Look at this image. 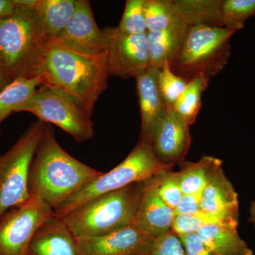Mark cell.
Returning a JSON list of instances; mask_svg holds the SVG:
<instances>
[{"label": "cell", "mask_w": 255, "mask_h": 255, "mask_svg": "<svg viewBox=\"0 0 255 255\" xmlns=\"http://www.w3.org/2000/svg\"><path fill=\"white\" fill-rule=\"evenodd\" d=\"M102 173L68 153L58 143L54 130L45 124L28 172L30 197L40 199L55 212L75 191Z\"/></svg>", "instance_id": "obj_1"}, {"label": "cell", "mask_w": 255, "mask_h": 255, "mask_svg": "<svg viewBox=\"0 0 255 255\" xmlns=\"http://www.w3.org/2000/svg\"><path fill=\"white\" fill-rule=\"evenodd\" d=\"M42 86L57 87L73 97L92 116L97 100L108 87L105 52L97 55L81 54L49 41L36 69Z\"/></svg>", "instance_id": "obj_2"}, {"label": "cell", "mask_w": 255, "mask_h": 255, "mask_svg": "<svg viewBox=\"0 0 255 255\" xmlns=\"http://www.w3.org/2000/svg\"><path fill=\"white\" fill-rule=\"evenodd\" d=\"M14 12L0 20V63L10 83L35 78L49 40L33 6L35 0H14Z\"/></svg>", "instance_id": "obj_3"}, {"label": "cell", "mask_w": 255, "mask_h": 255, "mask_svg": "<svg viewBox=\"0 0 255 255\" xmlns=\"http://www.w3.org/2000/svg\"><path fill=\"white\" fill-rule=\"evenodd\" d=\"M135 182L94 198L62 217L77 239L105 236L133 223L143 194Z\"/></svg>", "instance_id": "obj_4"}, {"label": "cell", "mask_w": 255, "mask_h": 255, "mask_svg": "<svg viewBox=\"0 0 255 255\" xmlns=\"http://www.w3.org/2000/svg\"><path fill=\"white\" fill-rule=\"evenodd\" d=\"M235 33L226 28L189 26L169 68L187 82L199 76L211 80L228 63Z\"/></svg>", "instance_id": "obj_5"}, {"label": "cell", "mask_w": 255, "mask_h": 255, "mask_svg": "<svg viewBox=\"0 0 255 255\" xmlns=\"http://www.w3.org/2000/svg\"><path fill=\"white\" fill-rule=\"evenodd\" d=\"M174 164L162 163L150 144L140 139L127 158L108 172L95 177L68 198L55 211L62 218L97 196L119 190L135 182H144Z\"/></svg>", "instance_id": "obj_6"}, {"label": "cell", "mask_w": 255, "mask_h": 255, "mask_svg": "<svg viewBox=\"0 0 255 255\" xmlns=\"http://www.w3.org/2000/svg\"><path fill=\"white\" fill-rule=\"evenodd\" d=\"M15 112H28L44 123L54 124L78 142L95 135L92 116L73 97L57 87H40Z\"/></svg>", "instance_id": "obj_7"}, {"label": "cell", "mask_w": 255, "mask_h": 255, "mask_svg": "<svg viewBox=\"0 0 255 255\" xmlns=\"http://www.w3.org/2000/svg\"><path fill=\"white\" fill-rule=\"evenodd\" d=\"M45 124L32 123L9 150L0 154V217L29 199L28 172Z\"/></svg>", "instance_id": "obj_8"}, {"label": "cell", "mask_w": 255, "mask_h": 255, "mask_svg": "<svg viewBox=\"0 0 255 255\" xmlns=\"http://www.w3.org/2000/svg\"><path fill=\"white\" fill-rule=\"evenodd\" d=\"M55 215L34 197L5 213L0 217V255H28L33 235Z\"/></svg>", "instance_id": "obj_9"}, {"label": "cell", "mask_w": 255, "mask_h": 255, "mask_svg": "<svg viewBox=\"0 0 255 255\" xmlns=\"http://www.w3.org/2000/svg\"><path fill=\"white\" fill-rule=\"evenodd\" d=\"M102 33L110 77L135 78L150 66L147 33L126 34L117 26H107Z\"/></svg>", "instance_id": "obj_10"}, {"label": "cell", "mask_w": 255, "mask_h": 255, "mask_svg": "<svg viewBox=\"0 0 255 255\" xmlns=\"http://www.w3.org/2000/svg\"><path fill=\"white\" fill-rule=\"evenodd\" d=\"M189 127L173 109L167 110L156 124L149 141L161 162L174 164L184 161L191 145Z\"/></svg>", "instance_id": "obj_11"}, {"label": "cell", "mask_w": 255, "mask_h": 255, "mask_svg": "<svg viewBox=\"0 0 255 255\" xmlns=\"http://www.w3.org/2000/svg\"><path fill=\"white\" fill-rule=\"evenodd\" d=\"M78 241L82 255H150L156 239L131 224L105 236Z\"/></svg>", "instance_id": "obj_12"}, {"label": "cell", "mask_w": 255, "mask_h": 255, "mask_svg": "<svg viewBox=\"0 0 255 255\" xmlns=\"http://www.w3.org/2000/svg\"><path fill=\"white\" fill-rule=\"evenodd\" d=\"M53 41L81 54L103 53V33L96 22L90 1L78 0L76 9L66 27Z\"/></svg>", "instance_id": "obj_13"}, {"label": "cell", "mask_w": 255, "mask_h": 255, "mask_svg": "<svg viewBox=\"0 0 255 255\" xmlns=\"http://www.w3.org/2000/svg\"><path fill=\"white\" fill-rule=\"evenodd\" d=\"M201 211L217 218L226 224L238 226V193L222 168L208 183L201 195Z\"/></svg>", "instance_id": "obj_14"}, {"label": "cell", "mask_w": 255, "mask_h": 255, "mask_svg": "<svg viewBox=\"0 0 255 255\" xmlns=\"http://www.w3.org/2000/svg\"><path fill=\"white\" fill-rule=\"evenodd\" d=\"M153 177L144 181L143 194L132 224L158 239L172 231L175 214L157 195Z\"/></svg>", "instance_id": "obj_15"}, {"label": "cell", "mask_w": 255, "mask_h": 255, "mask_svg": "<svg viewBox=\"0 0 255 255\" xmlns=\"http://www.w3.org/2000/svg\"><path fill=\"white\" fill-rule=\"evenodd\" d=\"M160 69L149 66L137 75L136 90L141 117V140L149 142L156 124L168 110L160 93L158 75Z\"/></svg>", "instance_id": "obj_16"}, {"label": "cell", "mask_w": 255, "mask_h": 255, "mask_svg": "<svg viewBox=\"0 0 255 255\" xmlns=\"http://www.w3.org/2000/svg\"><path fill=\"white\" fill-rule=\"evenodd\" d=\"M28 255H82L78 239L63 219L55 216L41 225L32 238Z\"/></svg>", "instance_id": "obj_17"}, {"label": "cell", "mask_w": 255, "mask_h": 255, "mask_svg": "<svg viewBox=\"0 0 255 255\" xmlns=\"http://www.w3.org/2000/svg\"><path fill=\"white\" fill-rule=\"evenodd\" d=\"M196 234L214 255H253V252L238 232L237 226L216 223Z\"/></svg>", "instance_id": "obj_18"}, {"label": "cell", "mask_w": 255, "mask_h": 255, "mask_svg": "<svg viewBox=\"0 0 255 255\" xmlns=\"http://www.w3.org/2000/svg\"><path fill=\"white\" fill-rule=\"evenodd\" d=\"M188 25L179 21L159 32H147L150 66L161 69L166 62L169 64L182 46Z\"/></svg>", "instance_id": "obj_19"}, {"label": "cell", "mask_w": 255, "mask_h": 255, "mask_svg": "<svg viewBox=\"0 0 255 255\" xmlns=\"http://www.w3.org/2000/svg\"><path fill=\"white\" fill-rule=\"evenodd\" d=\"M178 178L183 194H201L208 183L222 168L221 159L204 155L196 162H180Z\"/></svg>", "instance_id": "obj_20"}, {"label": "cell", "mask_w": 255, "mask_h": 255, "mask_svg": "<svg viewBox=\"0 0 255 255\" xmlns=\"http://www.w3.org/2000/svg\"><path fill=\"white\" fill-rule=\"evenodd\" d=\"M77 4L78 0H35L33 8L50 41H55L61 34L73 16Z\"/></svg>", "instance_id": "obj_21"}, {"label": "cell", "mask_w": 255, "mask_h": 255, "mask_svg": "<svg viewBox=\"0 0 255 255\" xmlns=\"http://www.w3.org/2000/svg\"><path fill=\"white\" fill-rule=\"evenodd\" d=\"M181 21L188 26L223 28V0H173Z\"/></svg>", "instance_id": "obj_22"}, {"label": "cell", "mask_w": 255, "mask_h": 255, "mask_svg": "<svg viewBox=\"0 0 255 255\" xmlns=\"http://www.w3.org/2000/svg\"><path fill=\"white\" fill-rule=\"evenodd\" d=\"M43 82L41 75L31 78L21 77L11 82L0 92V132L4 121L15 112L20 104L42 86Z\"/></svg>", "instance_id": "obj_23"}, {"label": "cell", "mask_w": 255, "mask_h": 255, "mask_svg": "<svg viewBox=\"0 0 255 255\" xmlns=\"http://www.w3.org/2000/svg\"><path fill=\"white\" fill-rule=\"evenodd\" d=\"M210 81L211 80L204 76L193 79L187 84L172 108L189 126L195 123L201 110V96L209 86Z\"/></svg>", "instance_id": "obj_24"}, {"label": "cell", "mask_w": 255, "mask_h": 255, "mask_svg": "<svg viewBox=\"0 0 255 255\" xmlns=\"http://www.w3.org/2000/svg\"><path fill=\"white\" fill-rule=\"evenodd\" d=\"M145 16L147 31L153 33L182 21L173 0H145Z\"/></svg>", "instance_id": "obj_25"}, {"label": "cell", "mask_w": 255, "mask_h": 255, "mask_svg": "<svg viewBox=\"0 0 255 255\" xmlns=\"http://www.w3.org/2000/svg\"><path fill=\"white\" fill-rule=\"evenodd\" d=\"M255 14V0H223L221 18L223 28L237 32Z\"/></svg>", "instance_id": "obj_26"}, {"label": "cell", "mask_w": 255, "mask_h": 255, "mask_svg": "<svg viewBox=\"0 0 255 255\" xmlns=\"http://www.w3.org/2000/svg\"><path fill=\"white\" fill-rule=\"evenodd\" d=\"M173 167L164 169L154 176L156 192L164 204L174 210L182 199L183 195L177 172Z\"/></svg>", "instance_id": "obj_27"}, {"label": "cell", "mask_w": 255, "mask_h": 255, "mask_svg": "<svg viewBox=\"0 0 255 255\" xmlns=\"http://www.w3.org/2000/svg\"><path fill=\"white\" fill-rule=\"evenodd\" d=\"M145 0H128L123 16L117 27L128 35L147 33L145 16Z\"/></svg>", "instance_id": "obj_28"}, {"label": "cell", "mask_w": 255, "mask_h": 255, "mask_svg": "<svg viewBox=\"0 0 255 255\" xmlns=\"http://www.w3.org/2000/svg\"><path fill=\"white\" fill-rule=\"evenodd\" d=\"M189 82L175 75L166 62L159 70L158 85L161 95L167 108L172 109Z\"/></svg>", "instance_id": "obj_29"}, {"label": "cell", "mask_w": 255, "mask_h": 255, "mask_svg": "<svg viewBox=\"0 0 255 255\" xmlns=\"http://www.w3.org/2000/svg\"><path fill=\"white\" fill-rule=\"evenodd\" d=\"M216 223L226 224L217 218L206 214L201 211L193 214L175 215L172 231L180 237L197 233L205 226Z\"/></svg>", "instance_id": "obj_30"}, {"label": "cell", "mask_w": 255, "mask_h": 255, "mask_svg": "<svg viewBox=\"0 0 255 255\" xmlns=\"http://www.w3.org/2000/svg\"><path fill=\"white\" fill-rule=\"evenodd\" d=\"M150 255H186L180 238L172 231L156 239Z\"/></svg>", "instance_id": "obj_31"}, {"label": "cell", "mask_w": 255, "mask_h": 255, "mask_svg": "<svg viewBox=\"0 0 255 255\" xmlns=\"http://www.w3.org/2000/svg\"><path fill=\"white\" fill-rule=\"evenodd\" d=\"M179 238L186 255H214L204 246L196 233L186 235Z\"/></svg>", "instance_id": "obj_32"}, {"label": "cell", "mask_w": 255, "mask_h": 255, "mask_svg": "<svg viewBox=\"0 0 255 255\" xmlns=\"http://www.w3.org/2000/svg\"><path fill=\"white\" fill-rule=\"evenodd\" d=\"M201 194H184L176 209L174 214H193L201 211Z\"/></svg>", "instance_id": "obj_33"}, {"label": "cell", "mask_w": 255, "mask_h": 255, "mask_svg": "<svg viewBox=\"0 0 255 255\" xmlns=\"http://www.w3.org/2000/svg\"><path fill=\"white\" fill-rule=\"evenodd\" d=\"M16 8L14 0H0V20L14 13Z\"/></svg>", "instance_id": "obj_34"}, {"label": "cell", "mask_w": 255, "mask_h": 255, "mask_svg": "<svg viewBox=\"0 0 255 255\" xmlns=\"http://www.w3.org/2000/svg\"><path fill=\"white\" fill-rule=\"evenodd\" d=\"M9 80L6 78L4 69L0 63V92H2L9 85Z\"/></svg>", "instance_id": "obj_35"}, {"label": "cell", "mask_w": 255, "mask_h": 255, "mask_svg": "<svg viewBox=\"0 0 255 255\" xmlns=\"http://www.w3.org/2000/svg\"><path fill=\"white\" fill-rule=\"evenodd\" d=\"M248 221L253 224L255 229V199L252 201L249 209V219Z\"/></svg>", "instance_id": "obj_36"}, {"label": "cell", "mask_w": 255, "mask_h": 255, "mask_svg": "<svg viewBox=\"0 0 255 255\" xmlns=\"http://www.w3.org/2000/svg\"><path fill=\"white\" fill-rule=\"evenodd\" d=\"M254 16H255V14Z\"/></svg>", "instance_id": "obj_37"}]
</instances>
